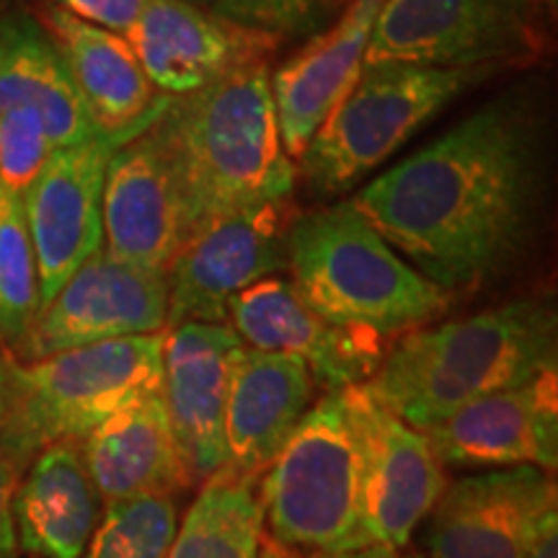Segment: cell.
<instances>
[{
    "label": "cell",
    "instance_id": "cell-39",
    "mask_svg": "<svg viewBox=\"0 0 558 558\" xmlns=\"http://www.w3.org/2000/svg\"><path fill=\"white\" fill-rule=\"evenodd\" d=\"M546 3H550V5H556V0H546Z\"/></svg>",
    "mask_w": 558,
    "mask_h": 558
},
{
    "label": "cell",
    "instance_id": "cell-17",
    "mask_svg": "<svg viewBox=\"0 0 558 558\" xmlns=\"http://www.w3.org/2000/svg\"><path fill=\"white\" fill-rule=\"evenodd\" d=\"M124 39L153 86L173 96L194 94L235 70L262 65L279 47V37L184 0H150Z\"/></svg>",
    "mask_w": 558,
    "mask_h": 558
},
{
    "label": "cell",
    "instance_id": "cell-12",
    "mask_svg": "<svg viewBox=\"0 0 558 558\" xmlns=\"http://www.w3.org/2000/svg\"><path fill=\"white\" fill-rule=\"evenodd\" d=\"M556 505L554 476L535 465L458 478L427 514V556L525 558L541 520Z\"/></svg>",
    "mask_w": 558,
    "mask_h": 558
},
{
    "label": "cell",
    "instance_id": "cell-10",
    "mask_svg": "<svg viewBox=\"0 0 558 558\" xmlns=\"http://www.w3.org/2000/svg\"><path fill=\"white\" fill-rule=\"evenodd\" d=\"M298 215L292 197L269 199L197 230L169 269L166 329L228 324L230 300L288 269V233Z\"/></svg>",
    "mask_w": 558,
    "mask_h": 558
},
{
    "label": "cell",
    "instance_id": "cell-32",
    "mask_svg": "<svg viewBox=\"0 0 558 558\" xmlns=\"http://www.w3.org/2000/svg\"><path fill=\"white\" fill-rule=\"evenodd\" d=\"M525 558H558V509H550L541 520Z\"/></svg>",
    "mask_w": 558,
    "mask_h": 558
},
{
    "label": "cell",
    "instance_id": "cell-37",
    "mask_svg": "<svg viewBox=\"0 0 558 558\" xmlns=\"http://www.w3.org/2000/svg\"><path fill=\"white\" fill-rule=\"evenodd\" d=\"M341 0H324V9H329V5H337Z\"/></svg>",
    "mask_w": 558,
    "mask_h": 558
},
{
    "label": "cell",
    "instance_id": "cell-24",
    "mask_svg": "<svg viewBox=\"0 0 558 558\" xmlns=\"http://www.w3.org/2000/svg\"><path fill=\"white\" fill-rule=\"evenodd\" d=\"M29 107L54 150L96 135L60 52L29 13H0V111Z\"/></svg>",
    "mask_w": 558,
    "mask_h": 558
},
{
    "label": "cell",
    "instance_id": "cell-34",
    "mask_svg": "<svg viewBox=\"0 0 558 558\" xmlns=\"http://www.w3.org/2000/svg\"><path fill=\"white\" fill-rule=\"evenodd\" d=\"M256 558H300L295 550L292 548H284L279 546L277 541L271 538H262V546H259V556Z\"/></svg>",
    "mask_w": 558,
    "mask_h": 558
},
{
    "label": "cell",
    "instance_id": "cell-13",
    "mask_svg": "<svg viewBox=\"0 0 558 558\" xmlns=\"http://www.w3.org/2000/svg\"><path fill=\"white\" fill-rule=\"evenodd\" d=\"M117 148L120 145L111 140L94 135L73 148L54 150L24 194L37 259L39 311L104 246V179Z\"/></svg>",
    "mask_w": 558,
    "mask_h": 558
},
{
    "label": "cell",
    "instance_id": "cell-27",
    "mask_svg": "<svg viewBox=\"0 0 558 558\" xmlns=\"http://www.w3.org/2000/svg\"><path fill=\"white\" fill-rule=\"evenodd\" d=\"M179 527L171 497L107 505L101 525L81 558H166Z\"/></svg>",
    "mask_w": 558,
    "mask_h": 558
},
{
    "label": "cell",
    "instance_id": "cell-26",
    "mask_svg": "<svg viewBox=\"0 0 558 558\" xmlns=\"http://www.w3.org/2000/svg\"><path fill=\"white\" fill-rule=\"evenodd\" d=\"M39 313V277L24 199L0 184V341L16 349Z\"/></svg>",
    "mask_w": 558,
    "mask_h": 558
},
{
    "label": "cell",
    "instance_id": "cell-5",
    "mask_svg": "<svg viewBox=\"0 0 558 558\" xmlns=\"http://www.w3.org/2000/svg\"><path fill=\"white\" fill-rule=\"evenodd\" d=\"M166 331L75 347L37 362L9 352L0 452L21 471L54 442H81L130 403L163 388Z\"/></svg>",
    "mask_w": 558,
    "mask_h": 558
},
{
    "label": "cell",
    "instance_id": "cell-16",
    "mask_svg": "<svg viewBox=\"0 0 558 558\" xmlns=\"http://www.w3.org/2000/svg\"><path fill=\"white\" fill-rule=\"evenodd\" d=\"M243 347L228 324H181L166 331L163 399L190 486L228 465V383Z\"/></svg>",
    "mask_w": 558,
    "mask_h": 558
},
{
    "label": "cell",
    "instance_id": "cell-25",
    "mask_svg": "<svg viewBox=\"0 0 558 558\" xmlns=\"http://www.w3.org/2000/svg\"><path fill=\"white\" fill-rule=\"evenodd\" d=\"M262 538L256 478L222 469L202 484L166 558H256Z\"/></svg>",
    "mask_w": 558,
    "mask_h": 558
},
{
    "label": "cell",
    "instance_id": "cell-3",
    "mask_svg": "<svg viewBox=\"0 0 558 558\" xmlns=\"http://www.w3.org/2000/svg\"><path fill=\"white\" fill-rule=\"evenodd\" d=\"M269 65H251L166 99L153 120L177 173L190 239L222 215L292 197L295 166L279 135Z\"/></svg>",
    "mask_w": 558,
    "mask_h": 558
},
{
    "label": "cell",
    "instance_id": "cell-18",
    "mask_svg": "<svg viewBox=\"0 0 558 558\" xmlns=\"http://www.w3.org/2000/svg\"><path fill=\"white\" fill-rule=\"evenodd\" d=\"M439 463L450 469L558 465V369L525 386L465 403L424 429Z\"/></svg>",
    "mask_w": 558,
    "mask_h": 558
},
{
    "label": "cell",
    "instance_id": "cell-8",
    "mask_svg": "<svg viewBox=\"0 0 558 558\" xmlns=\"http://www.w3.org/2000/svg\"><path fill=\"white\" fill-rule=\"evenodd\" d=\"M541 0H386L365 68L505 70L543 50Z\"/></svg>",
    "mask_w": 558,
    "mask_h": 558
},
{
    "label": "cell",
    "instance_id": "cell-31",
    "mask_svg": "<svg viewBox=\"0 0 558 558\" xmlns=\"http://www.w3.org/2000/svg\"><path fill=\"white\" fill-rule=\"evenodd\" d=\"M19 469L0 452V558H19L16 522H13V494Z\"/></svg>",
    "mask_w": 558,
    "mask_h": 558
},
{
    "label": "cell",
    "instance_id": "cell-33",
    "mask_svg": "<svg viewBox=\"0 0 558 558\" xmlns=\"http://www.w3.org/2000/svg\"><path fill=\"white\" fill-rule=\"evenodd\" d=\"M318 558H403L401 548L390 543H362V546L337 550V554H320Z\"/></svg>",
    "mask_w": 558,
    "mask_h": 558
},
{
    "label": "cell",
    "instance_id": "cell-23",
    "mask_svg": "<svg viewBox=\"0 0 558 558\" xmlns=\"http://www.w3.org/2000/svg\"><path fill=\"white\" fill-rule=\"evenodd\" d=\"M101 518V497L81 456V442H54L34 458L13 494L19 546L41 558H81Z\"/></svg>",
    "mask_w": 558,
    "mask_h": 558
},
{
    "label": "cell",
    "instance_id": "cell-9",
    "mask_svg": "<svg viewBox=\"0 0 558 558\" xmlns=\"http://www.w3.org/2000/svg\"><path fill=\"white\" fill-rule=\"evenodd\" d=\"M360 476V543L403 548L445 488V471L424 432L362 386L341 388Z\"/></svg>",
    "mask_w": 558,
    "mask_h": 558
},
{
    "label": "cell",
    "instance_id": "cell-20",
    "mask_svg": "<svg viewBox=\"0 0 558 558\" xmlns=\"http://www.w3.org/2000/svg\"><path fill=\"white\" fill-rule=\"evenodd\" d=\"M383 3L386 0H352L331 29L316 34L269 75L279 135L290 158L303 156L326 117L360 81Z\"/></svg>",
    "mask_w": 558,
    "mask_h": 558
},
{
    "label": "cell",
    "instance_id": "cell-11",
    "mask_svg": "<svg viewBox=\"0 0 558 558\" xmlns=\"http://www.w3.org/2000/svg\"><path fill=\"white\" fill-rule=\"evenodd\" d=\"M169 275L130 267L99 251L37 313L16 347L19 362L65 349L166 331Z\"/></svg>",
    "mask_w": 558,
    "mask_h": 558
},
{
    "label": "cell",
    "instance_id": "cell-21",
    "mask_svg": "<svg viewBox=\"0 0 558 558\" xmlns=\"http://www.w3.org/2000/svg\"><path fill=\"white\" fill-rule=\"evenodd\" d=\"M316 399L308 365L292 354L243 347L226 403V469L256 478L271 465Z\"/></svg>",
    "mask_w": 558,
    "mask_h": 558
},
{
    "label": "cell",
    "instance_id": "cell-29",
    "mask_svg": "<svg viewBox=\"0 0 558 558\" xmlns=\"http://www.w3.org/2000/svg\"><path fill=\"white\" fill-rule=\"evenodd\" d=\"M209 11L271 37H292L318 29L326 9L324 0H213Z\"/></svg>",
    "mask_w": 558,
    "mask_h": 558
},
{
    "label": "cell",
    "instance_id": "cell-28",
    "mask_svg": "<svg viewBox=\"0 0 558 558\" xmlns=\"http://www.w3.org/2000/svg\"><path fill=\"white\" fill-rule=\"evenodd\" d=\"M54 153L45 122L29 107L0 111V184L24 199Z\"/></svg>",
    "mask_w": 558,
    "mask_h": 558
},
{
    "label": "cell",
    "instance_id": "cell-1",
    "mask_svg": "<svg viewBox=\"0 0 558 558\" xmlns=\"http://www.w3.org/2000/svg\"><path fill=\"white\" fill-rule=\"evenodd\" d=\"M541 194L538 111L527 90H509L349 202L411 267L456 295L520 262Z\"/></svg>",
    "mask_w": 558,
    "mask_h": 558
},
{
    "label": "cell",
    "instance_id": "cell-14",
    "mask_svg": "<svg viewBox=\"0 0 558 558\" xmlns=\"http://www.w3.org/2000/svg\"><path fill=\"white\" fill-rule=\"evenodd\" d=\"M228 326L259 352L292 354L331 390L362 386L386 357V341L331 324L282 277H267L228 303Z\"/></svg>",
    "mask_w": 558,
    "mask_h": 558
},
{
    "label": "cell",
    "instance_id": "cell-19",
    "mask_svg": "<svg viewBox=\"0 0 558 558\" xmlns=\"http://www.w3.org/2000/svg\"><path fill=\"white\" fill-rule=\"evenodd\" d=\"M34 19L65 62L96 135L124 145L150 128L166 99H158L128 39L70 16L58 5H41Z\"/></svg>",
    "mask_w": 558,
    "mask_h": 558
},
{
    "label": "cell",
    "instance_id": "cell-22",
    "mask_svg": "<svg viewBox=\"0 0 558 558\" xmlns=\"http://www.w3.org/2000/svg\"><path fill=\"white\" fill-rule=\"evenodd\" d=\"M81 456L101 501L171 497L190 486L173 437L163 388L145 396L81 439Z\"/></svg>",
    "mask_w": 558,
    "mask_h": 558
},
{
    "label": "cell",
    "instance_id": "cell-36",
    "mask_svg": "<svg viewBox=\"0 0 558 558\" xmlns=\"http://www.w3.org/2000/svg\"><path fill=\"white\" fill-rule=\"evenodd\" d=\"M184 3L199 5V9H209V5H213V0H184Z\"/></svg>",
    "mask_w": 558,
    "mask_h": 558
},
{
    "label": "cell",
    "instance_id": "cell-38",
    "mask_svg": "<svg viewBox=\"0 0 558 558\" xmlns=\"http://www.w3.org/2000/svg\"><path fill=\"white\" fill-rule=\"evenodd\" d=\"M5 11V5H3V0H0V13H3Z\"/></svg>",
    "mask_w": 558,
    "mask_h": 558
},
{
    "label": "cell",
    "instance_id": "cell-4",
    "mask_svg": "<svg viewBox=\"0 0 558 558\" xmlns=\"http://www.w3.org/2000/svg\"><path fill=\"white\" fill-rule=\"evenodd\" d=\"M288 269L320 316L383 341L435 324L452 303L450 292L388 246L349 199L292 220Z\"/></svg>",
    "mask_w": 558,
    "mask_h": 558
},
{
    "label": "cell",
    "instance_id": "cell-15",
    "mask_svg": "<svg viewBox=\"0 0 558 558\" xmlns=\"http://www.w3.org/2000/svg\"><path fill=\"white\" fill-rule=\"evenodd\" d=\"M101 220L109 256L160 275L190 241L177 173L150 128L111 153Z\"/></svg>",
    "mask_w": 558,
    "mask_h": 558
},
{
    "label": "cell",
    "instance_id": "cell-6",
    "mask_svg": "<svg viewBox=\"0 0 558 558\" xmlns=\"http://www.w3.org/2000/svg\"><path fill=\"white\" fill-rule=\"evenodd\" d=\"M497 70H439L386 62L360 81L326 117L300 156L305 184L320 197L349 190L393 156L437 111Z\"/></svg>",
    "mask_w": 558,
    "mask_h": 558
},
{
    "label": "cell",
    "instance_id": "cell-2",
    "mask_svg": "<svg viewBox=\"0 0 558 558\" xmlns=\"http://www.w3.org/2000/svg\"><path fill=\"white\" fill-rule=\"evenodd\" d=\"M556 362V305L548 298H518L403 333L365 386L383 407L424 432L465 403L558 369Z\"/></svg>",
    "mask_w": 558,
    "mask_h": 558
},
{
    "label": "cell",
    "instance_id": "cell-7",
    "mask_svg": "<svg viewBox=\"0 0 558 558\" xmlns=\"http://www.w3.org/2000/svg\"><path fill=\"white\" fill-rule=\"evenodd\" d=\"M259 501L279 546L316 556L362 546L357 452L341 390L303 416L264 471Z\"/></svg>",
    "mask_w": 558,
    "mask_h": 558
},
{
    "label": "cell",
    "instance_id": "cell-30",
    "mask_svg": "<svg viewBox=\"0 0 558 558\" xmlns=\"http://www.w3.org/2000/svg\"><path fill=\"white\" fill-rule=\"evenodd\" d=\"M148 3L150 0H54V5L68 11L70 16L120 37H128L135 29Z\"/></svg>",
    "mask_w": 558,
    "mask_h": 558
},
{
    "label": "cell",
    "instance_id": "cell-35",
    "mask_svg": "<svg viewBox=\"0 0 558 558\" xmlns=\"http://www.w3.org/2000/svg\"><path fill=\"white\" fill-rule=\"evenodd\" d=\"M5 357H9V352H5V349H0V414H3V373H5Z\"/></svg>",
    "mask_w": 558,
    "mask_h": 558
}]
</instances>
